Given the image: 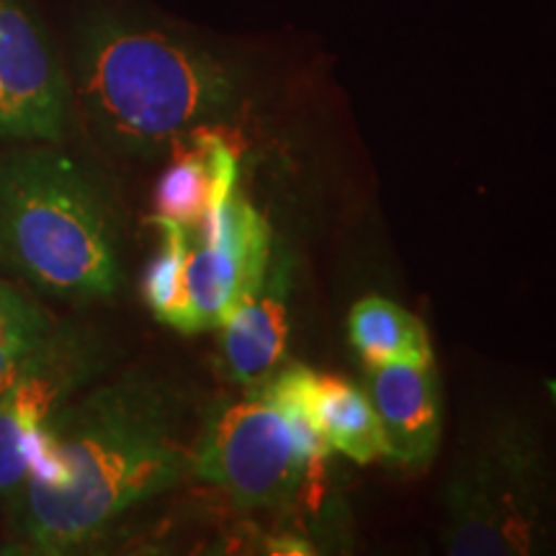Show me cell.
<instances>
[{
    "instance_id": "cell-4",
    "label": "cell",
    "mask_w": 556,
    "mask_h": 556,
    "mask_svg": "<svg viewBox=\"0 0 556 556\" xmlns=\"http://www.w3.org/2000/svg\"><path fill=\"white\" fill-rule=\"evenodd\" d=\"M330 451L307 417L283 409L261 381L214 407L199 430L193 475L240 507L283 510L319 482Z\"/></svg>"
},
{
    "instance_id": "cell-3",
    "label": "cell",
    "mask_w": 556,
    "mask_h": 556,
    "mask_svg": "<svg viewBox=\"0 0 556 556\" xmlns=\"http://www.w3.org/2000/svg\"><path fill=\"white\" fill-rule=\"evenodd\" d=\"M0 242L18 268L60 296H109L119 283L101 191L54 150L0 157Z\"/></svg>"
},
{
    "instance_id": "cell-9",
    "label": "cell",
    "mask_w": 556,
    "mask_h": 556,
    "mask_svg": "<svg viewBox=\"0 0 556 556\" xmlns=\"http://www.w3.org/2000/svg\"><path fill=\"white\" fill-rule=\"evenodd\" d=\"M83 366L86 361L75 348L39 345L18 379L0 394V495L16 492L26 482V443L83 377Z\"/></svg>"
},
{
    "instance_id": "cell-14",
    "label": "cell",
    "mask_w": 556,
    "mask_h": 556,
    "mask_svg": "<svg viewBox=\"0 0 556 556\" xmlns=\"http://www.w3.org/2000/svg\"><path fill=\"white\" fill-rule=\"evenodd\" d=\"M152 225L160 229V250L144 274V299L150 309L155 312L160 323L170 325L180 332H197L193 328V309L189 299V248H191V227L184 222L152 217Z\"/></svg>"
},
{
    "instance_id": "cell-13",
    "label": "cell",
    "mask_w": 556,
    "mask_h": 556,
    "mask_svg": "<svg viewBox=\"0 0 556 556\" xmlns=\"http://www.w3.org/2000/svg\"><path fill=\"white\" fill-rule=\"evenodd\" d=\"M348 338L366 366L433 361L426 325L384 296H366L351 309Z\"/></svg>"
},
{
    "instance_id": "cell-1",
    "label": "cell",
    "mask_w": 556,
    "mask_h": 556,
    "mask_svg": "<svg viewBox=\"0 0 556 556\" xmlns=\"http://www.w3.org/2000/svg\"><path fill=\"white\" fill-rule=\"evenodd\" d=\"M58 456L50 486L26 484L24 531L41 552H67L99 536L131 505L176 486L193 471L197 438L168 387L127 379L83 405L52 413Z\"/></svg>"
},
{
    "instance_id": "cell-15",
    "label": "cell",
    "mask_w": 556,
    "mask_h": 556,
    "mask_svg": "<svg viewBox=\"0 0 556 556\" xmlns=\"http://www.w3.org/2000/svg\"><path fill=\"white\" fill-rule=\"evenodd\" d=\"M41 330H18L0 338V394L18 379L26 361L41 345Z\"/></svg>"
},
{
    "instance_id": "cell-7",
    "label": "cell",
    "mask_w": 556,
    "mask_h": 556,
    "mask_svg": "<svg viewBox=\"0 0 556 556\" xmlns=\"http://www.w3.org/2000/svg\"><path fill=\"white\" fill-rule=\"evenodd\" d=\"M67 90L50 47L24 11L0 0V139L62 137Z\"/></svg>"
},
{
    "instance_id": "cell-2",
    "label": "cell",
    "mask_w": 556,
    "mask_h": 556,
    "mask_svg": "<svg viewBox=\"0 0 556 556\" xmlns=\"http://www.w3.org/2000/svg\"><path fill=\"white\" fill-rule=\"evenodd\" d=\"M80 96L109 142L152 155L191 129L225 124L245 101V80L189 39L106 21L83 50Z\"/></svg>"
},
{
    "instance_id": "cell-8",
    "label": "cell",
    "mask_w": 556,
    "mask_h": 556,
    "mask_svg": "<svg viewBox=\"0 0 556 556\" xmlns=\"http://www.w3.org/2000/svg\"><path fill=\"white\" fill-rule=\"evenodd\" d=\"M366 394L377 413L384 456L426 467L441 441V389L433 361L368 366Z\"/></svg>"
},
{
    "instance_id": "cell-10",
    "label": "cell",
    "mask_w": 556,
    "mask_h": 556,
    "mask_svg": "<svg viewBox=\"0 0 556 556\" xmlns=\"http://www.w3.org/2000/svg\"><path fill=\"white\" fill-rule=\"evenodd\" d=\"M266 381L281 405L302 409L309 417L332 451H340L358 464L384 456V438L371 400L348 379L294 364Z\"/></svg>"
},
{
    "instance_id": "cell-11",
    "label": "cell",
    "mask_w": 556,
    "mask_h": 556,
    "mask_svg": "<svg viewBox=\"0 0 556 556\" xmlns=\"http://www.w3.org/2000/svg\"><path fill=\"white\" fill-rule=\"evenodd\" d=\"M170 150L173 160L155 189L157 214L193 227L238 191V155L225 124L191 129Z\"/></svg>"
},
{
    "instance_id": "cell-12",
    "label": "cell",
    "mask_w": 556,
    "mask_h": 556,
    "mask_svg": "<svg viewBox=\"0 0 556 556\" xmlns=\"http://www.w3.org/2000/svg\"><path fill=\"white\" fill-rule=\"evenodd\" d=\"M289 343V268L268 270L258 294L222 323V361L229 379L253 387L274 377Z\"/></svg>"
},
{
    "instance_id": "cell-6",
    "label": "cell",
    "mask_w": 556,
    "mask_h": 556,
    "mask_svg": "<svg viewBox=\"0 0 556 556\" xmlns=\"http://www.w3.org/2000/svg\"><path fill=\"white\" fill-rule=\"evenodd\" d=\"M270 245L266 217L240 191L191 227L186 276L197 332L222 328L242 302L258 294L270 270Z\"/></svg>"
},
{
    "instance_id": "cell-5",
    "label": "cell",
    "mask_w": 556,
    "mask_h": 556,
    "mask_svg": "<svg viewBox=\"0 0 556 556\" xmlns=\"http://www.w3.org/2000/svg\"><path fill=\"white\" fill-rule=\"evenodd\" d=\"M536 448L518 420L479 417L443 486V546L454 556L528 554L539 544Z\"/></svg>"
},
{
    "instance_id": "cell-16",
    "label": "cell",
    "mask_w": 556,
    "mask_h": 556,
    "mask_svg": "<svg viewBox=\"0 0 556 556\" xmlns=\"http://www.w3.org/2000/svg\"><path fill=\"white\" fill-rule=\"evenodd\" d=\"M41 328L39 312L24 302V296L9 283L0 281V338L11 336L18 330H37Z\"/></svg>"
}]
</instances>
